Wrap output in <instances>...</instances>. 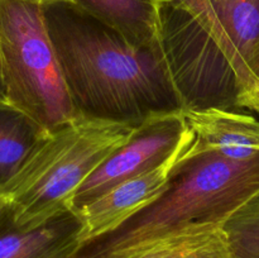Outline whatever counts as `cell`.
Masks as SVG:
<instances>
[{"label":"cell","instance_id":"30bf717a","mask_svg":"<svg viewBox=\"0 0 259 258\" xmlns=\"http://www.w3.org/2000/svg\"><path fill=\"white\" fill-rule=\"evenodd\" d=\"M120 258H233L222 225L192 224Z\"/></svg>","mask_w":259,"mask_h":258},{"label":"cell","instance_id":"5bb4252c","mask_svg":"<svg viewBox=\"0 0 259 258\" xmlns=\"http://www.w3.org/2000/svg\"><path fill=\"white\" fill-rule=\"evenodd\" d=\"M0 101H7V100H5V86H4V77H3L2 52H0Z\"/></svg>","mask_w":259,"mask_h":258},{"label":"cell","instance_id":"2e32d148","mask_svg":"<svg viewBox=\"0 0 259 258\" xmlns=\"http://www.w3.org/2000/svg\"><path fill=\"white\" fill-rule=\"evenodd\" d=\"M3 206H4V200H3L2 197H0V210H2Z\"/></svg>","mask_w":259,"mask_h":258},{"label":"cell","instance_id":"9c48e42d","mask_svg":"<svg viewBox=\"0 0 259 258\" xmlns=\"http://www.w3.org/2000/svg\"><path fill=\"white\" fill-rule=\"evenodd\" d=\"M76 4L134 45L162 51L163 0H76Z\"/></svg>","mask_w":259,"mask_h":258},{"label":"cell","instance_id":"8fae6325","mask_svg":"<svg viewBox=\"0 0 259 258\" xmlns=\"http://www.w3.org/2000/svg\"><path fill=\"white\" fill-rule=\"evenodd\" d=\"M46 133L27 114L0 101V197Z\"/></svg>","mask_w":259,"mask_h":258},{"label":"cell","instance_id":"4fadbf2b","mask_svg":"<svg viewBox=\"0 0 259 258\" xmlns=\"http://www.w3.org/2000/svg\"><path fill=\"white\" fill-rule=\"evenodd\" d=\"M233 258H259V192L222 225Z\"/></svg>","mask_w":259,"mask_h":258},{"label":"cell","instance_id":"ba28073f","mask_svg":"<svg viewBox=\"0 0 259 258\" xmlns=\"http://www.w3.org/2000/svg\"><path fill=\"white\" fill-rule=\"evenodd\" d=\"M80 212L68 209L32 228L17 227L0 210V258H71L83 242Z\"/></svg>","mask_w":259,"mask_h":258},{"label":"cell","instance_id":"8992f818","mask_svg":"<svg viewBox=\"0 0 259 258\" xmlns=\"http://www.w3.org/2000/svg\"><path fill=\"white\" fill-rule=\"evenodd\" d=\"M194 141L185 139L159 166L134 176L77 209L85 224L83 242L103 235L157 199L168 186L172 171ZM82 242V243H83Z\"/></svg>","mask_w":259,"mask_h":258},{"label":"cell","instance_id":"9a60e30c","mask_svg":"<svg viewBox=\"0 0 259 258\" xmlns=\"http://www.w3.org/2000/svg\"><path fill=\"white\" fill-rule=\"evenodd\" d=\"M38 2H42V3H51V2H71V3H76V0H38Z\"/></svg>","mask_w":259,"mask_h":258},{"label":"cell","instance_id":"6da1fadb","mask_svg":"<svg viewBox=\"0 0 259 258\" xmlns=\"http://www.w3.org/2000/svg\"><path fill=\"white\" fill-rule=\"evenodd\" d=\"M45 15L76 115L141 125L184 113L162 51L134 45L76 3H45Z\"/></svg>","mask_w":259,"mask_h":258},{"label":"cell","instance_id":"52a82bcc","mask_svg":"<svg viewBox=\"0 0 259 258\" xmlns=\"http://www.w3.org/2000/svg\"><path fill=\"white\" fill-rule=\"evenodd\" d=\"M194 141L184 157L212 152L225 158L249 159L259 154V120L249 114L210 106L184 113Z\"/></svg>","mask_w":259,"mask_h":258},{"label":"cell","instance_id":"5b68a950","mask_svg":"<svg viewBox=\"0 0 259 258\" xmlns=\"http://www.w3.org/2000/svg\"><path fill=\"white\" fill-rule=\"evenodd\" d=\"M191 134L184 113L146 120L125 144L109 156L78 187L72 207L80 209L116 185L159 166Z\"/></svg>","mask_w":259,"mask_h":258},{"label":"cell","instance_id":"7c38bea8","mask_svg":"<svg viewBox=\"0 0 259 258\" xmlns=\"http://www.w3.org/2000/svg\"><path fill=\"white\" fill-rule=\"evenodd\" d=\"M163 3L190 15L217 43L219 50L229 62L239 85L238 108H248L250 101L253 100L252 83L232 40L228 37L224 27L218 18L212 0H163Z\"/></svg>","mask_w":259,"mask_h":258},{"label":"cell","instance_id":"3957f363","mask_svg":"<svg viewBox=\"0 0 259 258\" xmlns=\"http://www.w3.org/2000/svg\"><path fill=\"white\" fill-rule=\"evenodd\" d=\"M138 126L76 115L47 132L2 196L12 222L20 228L37 227L73 209L78 187Z\"/></svg>","mask_w":259,"mask_h":258},{"label":"cell","instance_id":"7a4b0ae2","mask_svg":"<svg viewBox=\"0 0 259 258\" xmlns=\"http://www.w3.org/2000/svg\"><path fill=\"white\" fill-rule=\"evenodd\" d=\"M259 192V154L230 159L212 152L184 157L167 189L121 224L86 240L71 258H120L192 224L223 223Z\"/></svg>","mask_w":259,"mask_h":258},{"label":"cell","instance_id":"277c9868","mask_svg":"<svg viewBox=\"0 0 259 258\" xmlns=\"http://www.w3.org/2000/svg\"><path fill=\"white\" fill-rule=\"evenodd\" d=\"M5 100L53 131L76 116L48 32L45 3L0 0Z\"/></svg>","mask_w":259,"mask_h":258}]
</instances>
